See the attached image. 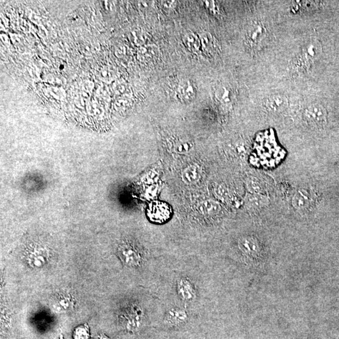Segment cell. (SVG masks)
<instances>
[{"label":"cell","mask_w":339,"mask_h":339,"mask_svg":"<svg viewBox=\"0 0 339 339\" xmlns=\"http://www.w3.org/2000/svg\"><path fill=\"white\" fill-rule=\"evenodd\" d=\"M322 45L316 37H312L302 47L293 62V68L298 71L310 69L321 56Z\"/></svg>","instance_id":"obj_1"},{"label":"cell","mask_w":339,"mask_h":339,"mask_svg":"<svg viewBox=\"0 0 339 339\" xmlns=\"http://www.w3.org/2000/svg\"><path fill=\"white\" fill-rule=\"evenodd\" d=\"M267 28L261 21L255 20L247 27L244 41L247 47L256 51L258 49L267 35Z\"/></svg>","instance_id":"obj_2"},{"label":"cell","mask_w":339,"mask_h":339,"mask_svg":"<svg viewBox=\"0 0 339 339\" xmlns=\"http://www.w3.org/2000/svg\"><path fill=\"white\" fill-rule=\"evenodd\" d=\"M304 117L307 122L315 127H322L327 122V111L322 104H310L305 109Z\"/></svg>","instance_id":"obj_3"},{"label":"cell","mask_w":339,"mask_h":339,"mask_svg":"<svg viewBox=\"0 0 339 339\" xmlns=\"http://www.w3.org/2000/svg\"><path fill=\"white\" fill-rule=\"evenodd\" d=\"M264 106L268 111L278 114L285 111L288 106V100L281 94H273L265 100Z\"/></svg>","instance_id":"obj_4"},{"label":"cell","mask_w":339,"mask_h":339,"mask_svg":"<svg viewBox=\"0 0 339 339\" xmlns=\"http://www.w3.org/2000/svg\"><path fill=\"white\" fill-rule=\"evenodd\" d=\"M121 258L125 264L131 267H137L142 262L141 255L135 247L123 245L119 249Z\"/></svg>","instance_id":"obj_5"},{"label":"cell","mask_w":339,"mask_h":339,"mask_svg":"<svg viewBox=\"0 0 339 339\" xmlns=\"http://www.w3.org/2000/svg\"><path fill=\"white\" fill-rule=\"evenodd\" d=\"M188 315L183 309L173 308L167 313L164 321L170 327H178L187 322Z\"/></svg>","instance_id":"obj_6"},{"label":"cell","mask_w":339,"mask_h":339,"mask_svg":"<svg viewBox=\"0 0 339 339\" xmlns=\"http://www.w3.org/2000/svg\"><path fill=\"white\" fill-rule=\"evenodd\" d=\"M196 87L191 80H182L178 84L177 95L182 101H191L196 98Z\"/></svg>","instance_id":"obj_7"},{"label":"cell","mask_w":339,"mask_h":339,"mask_svg":"<svg viewBox=\"0 0 339 339\" xmlns=\"http://www.w3.org/2000/svg\"><path fill=\"white\" fill-rule=\"evenodd\" d=\"M177 290L178 295L184 301H193L196 298L195 288L193 283L186 278H182L178 282Z\"/></svg>","instance_id":"obj_8"},{"label":"cell","mask_w":339,"mask_h":339,"mask_svg":"<svg viewBox=\"0 0 339 339\" xmlns=\"http://www.w3.org/2000/svg\"><path fill=\"white\" fill-rule=\"evenodd\" d=\"M202 169L198 164H192L186 167L182 171V179L186 184H194L198 182L201 179Z\"/></svg>","instance_id":"obj_9"},{"label":"cell","mask_w":339,"mask_h":339,"mask_svg":"<svg viewBox=\"0 0 339 339\" xmlns=\"http://www.w3.org/2000/svg\"><path fill=\"white\" fill-rule=\"evenodd\" d=\"M202 48L210 54H214L219 51V44L215 39L209 32H203L199 36Z\"/></svg>","instance_id":"obj_10"},{"label":"cell","mask_w":339,"mask_h":339,"mask_svg":"<svg viewBox=\"0 0 339 339\" xmlns=\"http://www.w3.org/2000/svg\"><path fill=\"white\" fill-rule=\"evenodd\" d=\"M148 216L154 222H164L169 219L170 211L167 207L164 205L156 204L154 205L152 211L149 212Z\"/></svg>","instance_id":"obj_11"},{"label":"cell","mask_w":339,"mask_h":339,"mask_svg":"<svg viewBox=\"0 0 339 339\" xmlns=\"http://www.w3.org/2000/svg\"><path fill=\"white\" fill-rule=\"evenodd\" d=\"M221 209L219 203L212 200H207L200 203L198 210L201 214L207 215H213L218 214Z\"/></svg>","instance_id":"obj_12"},{"label":"cell","mask_w":339,"mask_h":339,"mask_svg":"<svg viewBox=\"0 0 339 339\" xmlns=\"http://www.w3.org/2000/svg\"><path fill=\"white\" fill-rule=\"evenodd\" d=\"M183 41L186 48L193 53H197L202 48L200 38L193 32L186 33L183 36Z\"/></svg>","instance_id":"obj_13"},{"label":"cell","mask_w":339,"mask_h":339,"mask_svg":"<svg viewBox=\"0 0 339 339\" xmlns=\"http://www.w3.org/2000/svg\"><path fill=\"white\" fill-rule=\"evenodd\" d=\"M310 204H311V199L306 192L299 191L297 192L293 196L292 205L296 209H306L310 206Z\"/></svg>","instance_id":"obj_14"},{"label":"cell","mask_w":339,"mask_h":339,"mask_svg":"<svg viewBox=\"0 0 339 339\" xmlns=\"http://www.w3.org/2000/svg\"><path fill=\"white\" fill-rule=\"evenodd\" d=\"M215 96L217 101L224 106L230 104L232 100L230 89L225 86H220L217 89Z\"/></svg>","instance_id":"obj_15"},{"label":"cell","mask_w":339,"mask_h":339,"mask_svg":"<svg viewBox=\"0 0 339 339\" xmlns=\"http://www.w3.org/2000/svg\"><path fill=\"white\" fill-rule=\"evenodd\" d=\"M247 186H248L249 191L252 194H259L261 193L262 186L261 183L259 182L256 178H249L248 182H247Z\"/></svg>","instance_id":"obj_16"},{"label":"cell","mask_w":339,"mask_h":339,"mask_svg":"<svg viewBox=\"0 0 339 339\" xmlns=\"http://www.w3.org/2000/svg\"><path fill=\"white\" fill-rule=\"evenodd\" d=\"M266 197L262 194H252L250 199L249 200V203L254 207H259L265 206L267 202Z\"/></svg>","instance_id":"obj_17"},{"label":"cell","mask_w":339,"mask_h":339,"mask_svg":"<svg viewBox=\"0 0 339 339\" xmlns=\"http://www.w3.org/2000/svg\"><path fill=\"white\" fill-rule=\"evenodd\" d=\"M73 339H89L90 334L88 327L80 326L74 330L73 335Z\"/></svg>","instance_id":"obj_18"},{"label":"cell","mask_w":339,"mask_h":339,"mask_svg":"<svg viewBox=\"0 0 339 339\" xmlns=\"http://www.w3.org/2000/svg\"><path fill=\"white\" fill-rule=\"evenodd\" d=\"M204 3H205V7L210 13L215 15L220 14V7L214 1H206Z\"/></svg>","instance_id":"obj_19"},{"label":"cell","mask_w":339,"mask_h":339,"mask_svg":"<svg viewBox=\"0 0 339 339\" xmlns=\"http://www.w3.org/2000/svg\"><path fill=\"white\" fill-rule=\"evenodd\" d=\"M190 148L191 145L189 142L182 141L177 144L176 149H177L178 152L183 153V152H186L190 150Z\"/></svg>","instance_id":"obj_20"},{"label":"cell","mask_w":339,"mask_h":339,"mask_svg":"<svg viewBox=\"0 0 339 339\" xmlns=\"http://www.w3.org/2000/svg\"><path fill=\"white\" fill-rule=\"evenodd\" d=\"M218 194H218V196L222 199L225 198L226 196H228L227 190H226L225 187H223L222 186H219V189H218Z\"/></svg>","instance_id":"obj_21"},{"label":"cell","mask_w":339,"mask_h":339,"mask_svg":"<svg viewBox=\"0 0 339 339\" xmlns=\"http://www.w3.org/2000/svg\"><path fill=\"white\" fill-rule=\"evenodd\" d=\"M98 339H109V338L105 337V336H101V337H99V338H98Z\"/></svg>","instance_id":"obj_22"}]
</instances>
